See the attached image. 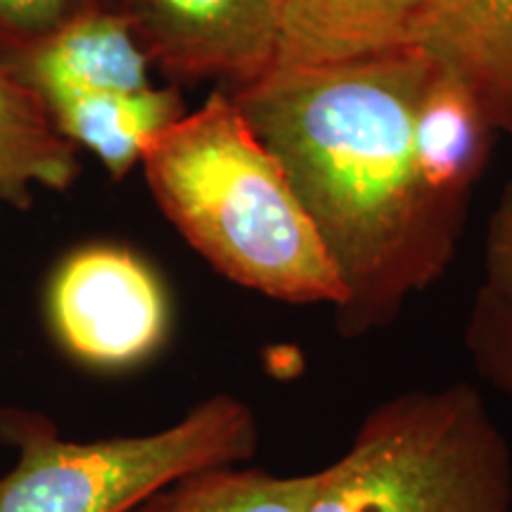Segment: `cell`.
I'll return each mask as SVG.
<instances>
[{
  "instance_id": "1",
  "label": "cell",
  "mask_w": 512,
  "mask_h": 512,
  "mask_svg": "<svg viewBox=\"0 0 512 512\" xmlns=\"http://www.w3.org/2000/svg\"><path fill=\"white\" fill-rule=\"evenodd\" d=\"M427 48L320 67H273L230 98L283 164L344 287L347 342L394 325L456 256L467 216L432 195L413 150Z\"/></svg>"
},
{
  "instance_id": "2",
  "label": "cell",
  "mask_w": 512,
  "mask_h": 512,
  "mask_svg": "<svg viewBox=\"0 0 512 512\" xmlns=\"http://www.w3.org/2000/svg\"><path fill=\"white\" fill-rule=\"evenodd\" d=\"M152 197L230 283L294 306L344 302V287L280 159L226 91L166 126L143 159Z\"/></svg>"
},
{
  "instance_id": "3",
  "label": "cell",
  "mask_w": 512,
  "mask_h": 512,
  "mask_svg": "<svg viewBox=\"0 0 512 512\" xmlns=\"http://www.w3.org/2000/svg\"><path fill=\"white\" fill-rule=\"evenodd\" d=\"M304 512H512L510 444L472 382L394 394L313 472Z\"/></svg>"
},
{
  "instance_id": "4",
  "label": "cell",
  "mask_w": 512,
  "mask_h": 512,
  "mask_svg": "<svg viewBox=\"0 0 512 512\" xmlns=\"http://www.w3.org/2000/svg\"><path fill=\"white\" fill-rule=\"evenodd\" d=\"M0 441L17 451L0 475V512H128L159 486L259 453L254 408L235 394L195 403L164 430L69 441L46 413L0 408Z\"/></svg>"
},
{
  "instance_id": "5",
  "label": "cell",
  "mask_w": 512,
  "mask_h": 512,
  "mask_svg": "<svg viewBox=\"0 0 512 512\" xmlns=\"http://www.w3.org/2000/svg\"><path fill=\"white\" fill-rule=\"evenodd\" d=\"M50 330L81 366L124 373L152 361L171 332L159 273L131 247L91 242L57 264L46 292Z\"/></svg>"
},
{
  "instance_id": "6",
  "label": "cell",
  "mask_w": 512,
  "mask_h": 512,
  "mask_svg": "<svg viewBox=\"0 0 512 512\" xmlns=\"http://www.w3.org/2000/svg\"><path fill=\"white\" fill-rule=\"evenodd\" d=\"M152 67L174 81L245 86L275 64L283 0H112Z\"/></svg>"
},
{
  "instance_id": "7",
  "label": "cell",
  "mask_w": 512,
  "mask_h": 512,
  "mask_svg": "<svg viewBox=\"0 0 512 512\" xmlns=\"http://www.w3.org/2000/svg\"><path fill=\"white\" fill-rule=\"evenodd\" d=\"M448 0H283L273 67H320L425 48Z\"/></svg>"
},
{
  "instance_id": "8",
  "label": "cell",
  "mask_w": 512,
  "mask_h": 512,
  "mask_svg": "<svg viewBox=\"0 0 512 512\" xmlns=\"http://www.w3.org/2000/svg\"><path fill=\"white\" fill-rule=\"evenodd\" d=\"M43 107L88 93H136L152 86V64L131 24L102 8L64 24L46 41L0 60Z\"/></svg>"
},
{
  "instance_id": "9",
  "label": "cell",
  "mask_w": 512,
  "mask_h": 512,
  "mask_svg": "<svg viewBox=\"0 0 512 512\" xmlns=\"http://www.w3.org/2000/svg\"><path fill=\"white\" fill-rule=\"evenodd\" d=\"M434 57V55H432ZM496 131L456 76L437 62L413 117L418 171L437 200L467 216Z\"/></svg>"
},
{
  "instance_id": "10",
  "label": "cell",
  "mask_w": 512,
  "mask_h": 512,
  "mask_svg": "<svg viewBox=\"0 0 512 512\" xmlns=\"http://www.w3.org/2000/svg\"><path fill=\"white\" fill-rule=\"evenodd\" d=\"M425 48L512 140V0H448Z\"/></svg>"
},
{
  "instance_id": "11",
  "label": "cell",
  "mask_w": 512,
  "mask_h": 512,
  "mask_svg": "<svg viewBox=\"0 0 512 512\" xmlns=\"http://www.w3.org/2000/svg\"><path fill=\"white\" fill-rule=\"evenodd\" d=\"M57 131L74 147L93 152L112 178L140 164L147 145L185 114L176 86L136 93H88L48 107Z\"/></svg>"
},
{
  "instance_id": "12",
  "label": "cell",
  "mask_w": 512,
  "mask_h": 512,
  "mask_svg": "<svg viewBox=\"0 0 512 512\" xmlns=\"http://www.w3.org/2000/svg\"><path fill=\"white\" fill-rule=\"evenodd\" d=\"M76 176V147L57 131L43 102L0 62V202L27 209L31 188L67 190Z\"/></svg>"
},
{
  "instance_id": "13",
  "label": "cell",
  "mask_w": 512,
  "mask_h": 512,
  "mask_svg": "<svg viewBox=\"0 0 512 512\" xmlns=\"http://www.w3.org/2000/svg\"><path fill=\"white\" fill-rule=\"evenodd\" d=\"M311 486L313 472L209 465L159 486L128 512H304Z\"/></svg>"
},
{
  "instance_id": "14",
  "label": "cell",
  "mask_w": 512,
  "mask_h": 512,
  "mask_svg": "<svg viewBox=\"0 0 512 512\" xmlns=\"http://www.w3.org/2000/svg\"><path fill=\"white\" fill-rule=\"evenodd\" d=\"M463 344L472 368L512 401V304L482 285L467 316Z\"/></svg>"
},
{
  "instance_id": "15",
  "label": "cell",
  "mask_w": 512,
  "mask_h": 512,
  "mask_svg": "<svg viewBox=\"0 0 512 512\" xmlns=\"http://www.w3.org/2000/svg\"><path fill=\"white\" fill-rule=\"evenodd\" d=\"M112 0H0V60L17 55Z\"/></svg>"
},
{
  "instance_id": "16",
  "label": "cell",
  "mask_w": 512,
  "mask_h": 512,
  "mask_svg": "<svg viewBox=\"0 0 512 512\" xmlns=\"http://www.w3.org/2000/svg\"><path fill=\"white\" fill-rule=\"evenodd\" d=\"M512 304V181L498 195L484 240V283Z\"/></svg>"
}]
</instances>
